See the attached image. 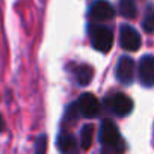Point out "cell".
Wrapping results in <instances>:
<instances>
[{
    "mask_svg": "<svg viewBox=\"0 0 154 154\" xmlns=\"http://www.w3.org/2000/svg\"><path fill=\"white\" fill-rule=\"evenodd\" d=\"M91 42L95 50L106 53L113 45V33L106 26H94L91 27Z\"/></svg>",
    "mask_w": 154,
    "mask_h": 154,
    "instance_id": "obj_2",
    "label": "cell"
},
{
    "mask_svg": "<svg viewBox=\"0 0 154 154\" xmlns=\"http://www.w3.org/2000/svg\"><path fill=\"white\" fill-rule=\"evenodd\" d=\"M119 14L127 18V20H133L137 15V6L134 0H119Z\"/></svg>",
    "mask_w": 154,
    "mask_h": 154,
    "instance_id": "obj_11",
    "label": "cell"
},
{
    "mask_svg": "<svg viewBox=\"0 0 154 154\" xmlns=\"http://www.w3.org/2000/svg\"><path fill=\"white\" fill-rule=\"evenodd\" d=\"M3 128V119H2V116H0V130Z\"/></svg>",
    "mask_w": 154,
    "mask_h": 154,
    "instance_id": "obj_15",
    "label": "cell"
},
{
    "mask_svg": "<svg viewBox=\"0 0 154 154\" xmlns=\"http://www.w3.org/2000/svg\"><path fill=\"white\" fill-rule=\"evenodd\" d=\"M94 125L91 124H86L82 127V131H80V145L83 149H89L91 145H92V140H94Z\"/></svg>",
    "mask_w": 154,
    "mask_h": 154,
    "instance_id": "obj_12",
    "label": "cell"
},
{
    "mask_svg": "<svg viewBox=\"0 0 154 154\" xmlns=\"http://www.w3.org/2000/svg\"><path fill=\"white\" fill-rule=\"evenodd\" d=\"M142 27L145 32L152 33L154 32V6L148 5L143 14V21H142Z\"/></svg>",
    "mask_w": 154,
    "mask_h": 154,
    "instance_id": "obj_13",
    "label": "cell"
},
{
    "mask_svg": "<svg viewBox=\"0 0 154 154\" xmlns=\"http://www.w3.org/2000/svg\"><path fill=\"white\" fill-rule=\"evenodd\" d=\"M107 106L118 116H125L133 110V101L122 92L113 94L110 98H107Z\"/></svg>",
    "mask_w": 154,
    "mask_h": 154,
    "instance_id": "obj_4",
    "label": "cell"
},
{
    "mask_svg": "<svg viewBox=\"0 0 154 154\" xmlns=\"http://www.w3.org/2000/svg\"><path fill=\"white\" fill-rule=\"evenodd\" d=\"M100 142L101 145L109 149V151H115V152H121L125 149V143L124 139L121 137L116 125L112 121H103L101 122V128H100Z\"/></svg>",
    "mask_w": 154,
    "mask_h": 154,
    "instance_id": "obj_1",
    "label": "cell"
},
{
    "mask_svg": "<svg viewBox=\"0 0 154 154\" xmlns=\"http://www.w3.org/2000/svg\"><path fill=\"white\" fill-rule=\"evenodd\" d=\"M74 75H75L77 83L82 85V86H86V85H89V82L94 77V69H92V66L83 63V65H79L74 69Z\"/></svg>",
    "mask_w": 154,
    "mask_h": 154,
    "instance_id": "obj_9",
    "label": "cell"
},
{
    "mask_svg": "<svg viewBox=\"0 0 154 154\" xmlns=\"http://www.w3.org/2000/svg\"><path fill=\"white\" fill-rule=\"evenodd\" d=\"M77 104H79L80 113H82L83 116H86V118H94V116H97V115L100 113V109H101L98 98H97L94 94H91V92L82 94V97L79 98V103H77Z\"/></svg>",
    "mask_w": 154,
    "mask_h": 154,
    "instance_id": "obj_6",
    "label": "cell"
},
{
    "mask_svg": "<svg viewBox=\"0 0 154 154\" xmlns=\"http://www.w3.org/2000/svg\"><path fill=\"white\" fill-rule=\"evenodd\" d=\"M139 79L145 88L154 86V56L145 54L139 62Z\"/></svg>",
    "mask_w": 154,
    "mask_h": 154,
    "instance_id": "obj_5",
    "label": "cell"
},
{
    "mask_svg": "<svg viewBox=\"0 0 154 154\" xmlns=\"http://www.w3.org/2000/svg\"><path fill=\"white\" fill-rule=\"evenodd\" d=\"M47 148V136H41L36 140V152H44Z\"/></svg>",
    "mask_w": 154,
    "mask_h": 154,
    "instance_id": "obj_14",
    "label": "cell"
},
{
    "mask_svg": "<svg viewBox=\"0 0 154 154\" xmlns=\"http://www.w3.org/2000/svg\"><path fill=\"white\" fill-rule=\"evenodd\" d=\"M116 77L124 85H130L134 77V62L130 56H121L116 65Z\"/></svg>",
    "mask_w": 154,
    "mask_h": 154,
    "instance_id": "obj_8",
    "label": "cell"
},
{
    "mask_svg": "<svg viewBox=\"0 0 154 154\" xmlns=\"http://www.w3.org/2000/svg\"><path fill=\"white\" fill-rule=\"evenodd\" d=\"M119 42L124 50L136 51L140 47V35L137 33V30L134 27L124 24V26H121V30H119Z\"/></svg>",
    "mask_w": 154,
    "mask_h": 154,
    "instance_id": "obj_3",
    "label": "cell"
},
{
    "mask_svg": "<svg viewBox=\"0 0 154 154\" xmlns=\"http://www.w3.org/2000/svg\"><path fill=\"white\" fill-rule=\"evenodd\" d=\"M89 15L95 21H107V20H112L115 17V9L106 0H95L91 5Z\"/></svg>",
    "mask_w": 154,
    "mask_h": 154,
    "instance_id": "obj_7",
    "label": "cell"
},
{
    "mask_svg": "<svg viewBox=\"0 0 154 154\" xmlns=\"http://www.w3.org/2000/svg\"><path fill=\"white\" fill-rule=\"evenodd\" d=\"M57 146L62 152H74L77 151V142L72 134L69 133H60L57 137Z\"/></svg>",
    "mask_w": 154,
    "mask_h": 154,
    "instance_id": "obj_10",
    "label": "cell"
}]
</instances>
